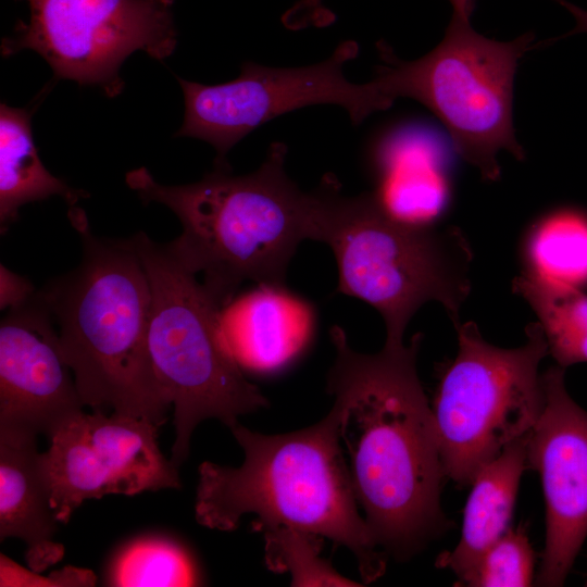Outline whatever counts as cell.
<instances>
[{
  "label": "cell",
  "instance_id": "1",
  "mask_svg": "<svg viewBox=\"0 0 587 587\" xmlns=\"http://www.w3.org/2000/svg\"><path fill=\"white\" fill-rule=\"evenodd\" d=\"M330 339L327 389L357 501L378 547L408 560L452 526L440 503L436 422L416 370L422 335L409 345L386 341L373 354L352 349L337 325Z\"/></svg>",
  "mask_w": 587,
  "mask_h": 587
},
{
  "label": "cell",
  "instance_id": "2",
  "mask_svg": "<svg viewBox=\"0 0 587 587\" xmlns=\"http://www.w3.org/2000/svg\"><path fill=\"white\" fill-rule=\"evenodd\" d=\"M287 146L273 142L261 166L246 175L216 166L196 183H158L146 167L126 174V184L148 202L166 205L182 234L166 247L224 308L240 285L252 280L285 285L298 246L315 240L322 187L302 191L287 175Z\"/></svg>",
  "mask_w": 587,
  "mask_h": 587
},
{
  "label": "cell",
  "instance_id": "3",
  "mask_svg": "<svg viewBox=\"0 0 587 587\" xmlns=\"http://www.w3.org/2000/svg\"><path fill=\"white\" fill-rule=\"evenodd\" d=\"M333 404L319 423L264 435L237 422L230 428L245 453L240 466L204 461L198 469L195 517L210 529L235 530L245 514L257 528L286 526L321 535L348 548L364 583L379 578L387 554L358 509Z\"/></svg>",
  "mask_w": 587,
  "mask_h": 587
},
{
  "label": "cell",
  "instance_id": "4",
  "mask_svg": "<svg viewBox=\"0 0 587 587\" xmlns=\"http://www.w3.org/2000/svg\"><path fill=\"white\" fill-rule=\"evenodd\" d=\"M83 241L80 264L40 290L84 405L141 417L159 427L171 407L149 352L150 283L137 252L90 233L79 208L68 211Z\"/></svg>",
  "mask_w": 587,
  "mask_h": 587
},
{
  "label": "cell",
  "instance_id": "5",
  "mask_svg": "<svg viewBox=\"0 0 587 587\" xmlns=\"http://www.w3.org/2000/svg\"><path fill=\"white\" fill-rule=\"evenodd\" d=\"M315 240L334 252L338 291L375 308L386 341H403L404 329L424 303H441L459 324L470 294L473 253L457 227L412 225L388 214L373 193L344 197L335 177L322 180Z\"/></svg>",
  "mask_w": 587,
  "mask_h": 587
},
{
  "label": "cell",
  "instance_id": "6",
  "mask_svg": "<svg viewBox=\"0 0 587 587\" xmlns=\"http://www.w3.org/2000/svg\"><path fill=\"white\" fill-rule=\"evenodd\" d=\"M126 241L150 283L149 352L160 390L174 409L171 461L179 469L203 420L232 427L267 400L235 360L222 327L223 308L196 274L143 233Z\"/></svg>",
  "mask_w": 587,
  "mask_h": 587
},
{
  "label": "cell",
  "instance_id": "7",
  "mask_svg": "<svg viewBox=\"0 0 587 587\" xmlns=\"http://www.w3.org/2000/svg\"><path fill=\"white\" fill-rule=\"evenodd\" d=\"M526 33L499 41L477 33L471 17L452 13L442 40L413 61L398 59L383 41L384 64L374 79L390 105L419 101L445 126L452 147L484 179L500 176L498 154L525 157L513 126V85L520 59L530 48Z\"/></svg>",
  "mask_w": 587,
  "mask_h": 587
},
{
  "label": "cell",
  "instance_id": "8",
  "mask_svg": "<svg viewBox=\"0 0 587 587\" xmlns=\"http://www.w3.org/2000/svg\"><path fill=\"white\" fill-rule=\"evenodd\" d=\"M455 328L459 350L432 409L446 477L463 487L538 421L545 402L538 367L549 350L538 322L526 326V342L514 349L488 344L473 322Z\"/></svg>",
  "mask_w": 587,
  "mask_h": 587
},
{
  "label": "cell",
  "instance_id": "9",
  "mask_svg": "<svg viewBox=\"0 0 587 587\" xmlns=\"http://www.w3.org/2000/svg\"><path fill=\"white\" fill-rule=\"evenodd\" d=\"M175 0H27L28 18L3 38L4 57L29 49L58 79L97 86L108 97L122 92L123 62L140 50L157 60L177 45Z\"/></svg>",
  "mask_w": 587,
  "mask_h": 587
},
{
  "label": "cell",
  "instance_id": "10",
  "mask_svg": "<svg viewBox=\"0 0 587 587\" xmlns=\"http://www.w3.org/2000/svg\"><path fill=\"white\" fill-rule=\"evenodd\" d=\"M358 52V43L347 40L328 59L313 65L270 67L249 61L235 79L217 85L176 77L184 93L185 115L175 136L209 142L216 151L215 165L227 167L226 154L239 140L287 112L337 104L357 126L391 107L374 78L364 84L346 78L344 65Z\"/></svg>",
  "mask_w": 587,
  "mask_h": 587
},
{
  "label": "cell",
  "instance_id": "11",
  "mask_svg": "<svg viewBox=\"0 0 587 587\" xmlns=\"http://www.w3.org/2000/svg\"><path fill=\"white\" fill-rule=\"evenodd\" d=\"M159 426L118 413L84 410L49 437L42 463L52 509L67 523L85 500L178 489L179 469L159 448Z\"/></svg>",
  "mask_w": 587,
  "mask_h": 587
},
{
  "label": "cell",
  "instance_id": "12",
  "mask_svg": "<svg viewBox=\"0 0 587 587\" xmlns=\"http://www.w3.org/2000/svg\"><path fill=\"white\" fill-rule=\"evenodd\" d=\"M545 402L527 441V469L539 473L546 539L539 586H563L587 537V412L569 395L564 369L542 375Z\"/></svg>",
  "mask_w": 587,
  "mask_h": 587
},
{
  "label": "cell",
  "instance_id": "13",
  "mask_svg": "<svg viewBox=\"0 0 587 587\" xmlns=\"http://www.w3.org/2000/svg\"><path fill=\"white\" fill-rule=\"evenodd\" d=\"M54 320L40 292L0 324V425L49 437L84 410Z\"/></svg>",
  "mask_w": 587,
  "mask_h": 587
},
{
  "label": "cell",
  "instance_id": "14",
  "mask_svg": "<svg viewBox=\"0 0 587 587\" xmlns=\"http://www.w3.org/2000/svg\"><path fill=\"white\" fill-rule=\"evenodd\" d=\"M312 305L285 285L258 284L222 309V327L243 371H283L309 347L315 329Z\"/></svg>",
  "mask_w": 587,
  "mask_h": 587
},
{
  "label": "cell",
  "instance_id": "15",
  "mask_svg": "<svg viewBox=\"0 0 587 587\" xmlns=\"http://www.w3.org/2000/svg\"><path fill=\"white\" fill-rule=\"evenodd\" d=\"M37 435L0 425V539L24 541L29 569L40 573L63 558L64 547L53 538L60 522L51 505Z\"/></svg>",
  "mask_w": 587,
  "mask_h": 587
},
{
  "label": "cell",
  "instance_id": "16",
  "mask_svg": "<svg viewBox=\"0 0 587 587\" xmlns=\"http://www.w3.org/2000/svg\"><path fill=\"white\" fill-rule=\"evenodd\" d=\"M373 192L392 217L434 225L450 200L449 152L440 135L425 126H404L386 136L374 158Z\"/></svg>",
  "mask_w": 587,
  "mask_h": 587
},
{
  "label": "cell",
  "instance_id": "17",
  "mask_svg": "<svg viewBox=\"0 0 587 587\" xmlns=\"http://www.w3.org/2000/svg\"><path fill=\"white\" fill-rule=\"evenodd\" d=\"M529 433L486 463L471 483L460 540L453 550L444 551L436 561L438 567L452 571L457 580L509 528L521 476L527 470Z\"/></svg>",
  "mask_w": 587,
  "mask_h": 587
},
{
  "label": "cell",
  "instance_id": "18",
  "mask_svg": "<svg viewBox=\"0 0 587 587\" xmlns=\"http://www.w3.org/2000/svg\"><path fill=\"white\" fill-rule=\"evenodd\" d=\"M0 105V224L3 234L18 216L21 207L51 196L62 197L70 209L88 195L53 176L35 147L32 114L37 108Z\"/></svg>",
  "mask_w": 587,
  "mask_h": 587
},
{
  "label": "cell",
  "instance_id": "19",
  "mask_svg": "<svg viewBox=\"0 0 587 587\" xmlns=\"http://www.w3.org/2000/svg\"><path fill=\"white\" fill-rule=\"evenodd\" d=\"M512 288L538 317L549 353L558 365L587 362V295L579 288L525 271Z\"/></svg>",
  "mask_w": 587,
  "mask_h": 587
},
{
  "label": "cell",
  "instance_id": "20",
  "mask_svg": "<svg viewBox=\"0 0 587 587\" xmlns=\"http://www.w3.org/2000/svg\"><path fill=\"white\" fill-rule=\"evenodd\" d=\"M527 271L579 288L587 284V216L571 210L536 223L525 242Z\"/></svg>",
  "mask_w": 587,
  "mask_h": 587
},
{
  "label": "cell",
  "instance_id": "21",
  "mask_svg": "<svg viewBox=\"0 0 587 587\" xmlns=\"http://www.w3.org/2000/svg\"><path fill=\"white\" fill-rule=\"evenodd\" d=\"M108 583L118 587H173L198 584L193 560L176 541L146 536L123 547L113 559Z\"/></svg>",
  "mask_w": 587,
  "mask_h": 587
},
{
  "label": "cell",
  "instance_id": "22",
  "mask_svg": "<svg viewBox=\"0 0 587 587\" xmlns=\"http://www.w3.org/2000/svg\"><path fill=\"white\" fill-rule=\"evenodd\" d=\"M323 538L312 532L279 526L264 530L265 562L270 570L288 573L292 586H360L321 557Z\"/></svg>",
  "mask_w": 587,
  "mask_h": 587
},
{
  "label": "cell",
  "instance_id": "23",
  "mask_svg": "<svg viewBox=\"0 0 587 587\" xmlns=\"http://www.w3.org/2000/svg\"><path fill=\"white\" fill-rule=\"evenodd\" d=\"M534 565L535 552L525 529L522 526L509 527L454 585L469 587L530 586Z\"/></svg>",
  "mask_w": 587,
  "mask_h": 587
},
{
  "label": "cell",
  "instance_id": "24",
  "mask_svg": "<svg viewBox=\"0 0 587 587\" xmlns=\"http://www.w3.org/2000/svg\"><path fill=\"white\" fill-rule=\"evenodd\" d=\"M1 586H93L96 575L93 572L67 566L42 577L37 572H28L18 566L7 555L0 559Z\"/></svg>",
  "mask_w": 587,
  "mask_h": 587
},
{
  "label": "cell",
  "instance_id": "25",
  "mask_svg": "<svg viewBox=\"0 0 587 587\" xmlns=\"http://www.w3.org/2000/svg\"><path fill=\"white\" fill-rule=\"evenodd\" d=\"M36 294L30 282L10 271L7 266H0V308L15 309L24 305Z\"/></svg>",
  "mask_w": 587,
  "mask_h": 587
},
{
  "label": "cell",
  "instance_id": "26",
  "mask_svg": "<svg viewBox=\"0 0 587 587\" xmlns=\"http://www.w3.org/2000/svg\"><path fill=\"white\" fill-rule=\"evenodd\" d=\"M563 5L575 18L576 25L572 34L587 33V11L565 0H554Z\"/></svg>",
  "mask_w": 587,
  "mask_h": 587
},
{
  "label": "cell",
  "instance_id": "27",
  "mask_svg": "<svg viewBox=\"0 0 587 587\" xmlns=\"http://www.w3.org/2000/svg\"><path fill=\"white\" fill-rule=\"evenodd\" d=\"M452 7V13L471 17L475 7V0H448Z\"/></svg>",
  "mask_w": 587,
  "mask_h": 587
},
{
  "label": "cell",
  "instance_id": "28",
  "mask_svg": "<svg viewBox=\"0 0 587 587\" xmlns=\"http://www.w3.org/2000/svg\"><path fill=\"white\" fill-rule=\"evenodd\" d=\"M584 585H585V586L587 587V579H586V582H585V584H584Z\"/></svg>",
  "mask_w": 587,
  "mask_h": 587
}]
</instances>
